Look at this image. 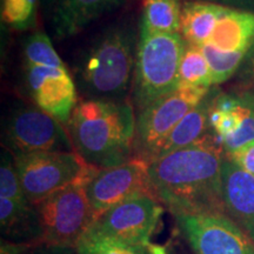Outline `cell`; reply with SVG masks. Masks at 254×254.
Listing matches in <instances>:
<instances>
[{
  "instance_id": "4",
  "label": "cell",
  "mask_w": 254,
  "mask_h": 254,
  "mask_svg": "<svg viewBox=\"0 0 254 254\" xmlns=\"http://www.w3.org/2000/svg\"><path fill=\"white\" fill-rule=\"evenodd\" d=\"M139 33L132 84V104L136 113L177 90L185 49L180 33Z\"/></svg>"
},
{
  "instance_id": "22",
  "label": "cell",
  "mask_w": 254,
  "mask_h": 254,
  "mask_svg": "<svg viewBox=\"0 0 254 254\" xmlns=\"http://www.w3.org/2000/svg\"><path fill=\"white\" fill-rule=\"evenodd\" d=\"M77 254H151L148 247L129 245L113 238L105 237L91 230L81 238L77 247Z\"/></svg>"
},
{
  "instance_id": "29",
  "label": "cell",
  "mask_w": 254,
  "mask_h": 254,
  "mask_svg": "<svg viewBox=\"0 0 254 254\" xmlns=\"http://www.w3.org/2000/svg\"><path fill=\"white\" fill-rule=\"evenodd\" d=\"M38 245H40V243H15L1 239L0 254H27Z\"/></svg>"
},
{
  "instance_id": "31",
  "label": "cell",
  "mask_w": 254,
  "mask_h": 254,
  "mask_svg": "<svg viewBox=\"0 0 254 254\" xmlns=\"http://www.w3.org/2000/svg\"><path fill=\"white\" fill-rule=\"evenodd\" d=\"M201 1H208L213 2V4L226 6V7L246 9V11L254 12V0H201Z\"/></svg>"
},
{
  "instance_id": "1",
  "label": "cell",
  "mask_w": 254,
  "mask_h": 254,
  "mask_svg": "<svg viewBox=\"0 0 254 254\" xmlns=\"http://www.w3.org/2000/svg\"><path fill=\"white\" fill-rule=\"evenodd\" d=\"M225 158L221 142L208 132L194 144L155 159L148 164L153 195L173 217L225 214Z\"/></svg>"
},
{
  "instance_id": "9",
  "label": "cell",
  "mask_w": 254,
  "mask_h": 254,
  "mask_svg": "<svg viewBox=\"0 0 254 254\" xmlns=\"http://www.w3.org/2000/svg\"><path fill=\"white\" fill-rule=\"evenodd\" d=\"M164 209L153 194L139 193L101 214L91 230L129 245L148 247Z\"/></svg>"
},
{
  "instance_id": "27",
  "label": "cell",
  "mask_w": 254,
  "mask_h": 254,
  "mask_svg": "<svg viewBox=\"0 0 254 254\" xmlns=\"http://www.w3.org/2000/svg\"><path fill=\"white\" fill-rule=\"evenodd\" d=\"M238 72V80L240 82L241 90H251L254 87V44Z\"/></svg>"
},
{
  "instance_id": "8",
  "label": "cell",
  "mask_w": 254,
  "mask_h": 254,
  "mask_svg": "<svg viewBox=\"0 0 254 254\" xmlns=\"http://www.w3.org/2000/svg\"><path fill=\"white\" fill-rule=\"evenodd\" d=\"M2 142L12 155L74 151L67 128L37 105L19 104L6 119Z\"/></svg>"
},
{
  "instance_id": "20",
  "label": "cell",
  "mask_w": 254,
  "mask_h": 254,
  "mask_svg": "<svg viewBox=\"0 0 254 254\" xmlns=\"http://www.w3.org/2000/svg\"><path fill=\"white\" fill-rule=\"evenodd\" d=\"M182 0H142L140 32L151 34L180 33Z\"/></svg>"
},
{
  "instance_id": "10",
  "label": "cell",
  "mask_w": 254,
  "mask_h": 254,
  "mask_svg": "<svg viewBox=\"0 0 254 254\" xmlns=\"http://www.w3.org/2000/svg\"><path fill=\"white\" fill-rule=\"evenodd\" d=\"M194 254H254V241L225 214L174 217Z\"/></svg>"
},
{
  "instance_id": "13",
  "label": "cell",
  "mask_w": 254,
  "mask_h": 254,
  "mask_svg": "<svg viewBox=\"0 0 254 254\" xmlns=\"http://www.w3.org/2000/svg\"><path fill=\"white\" fill-rule=\"evenodd\" d=\"M25 84L34 105L64 124L78 105L77 87L66 67L24 65Z\"/></svg>"
},
{
  "instance_id": "21",
  "label": "cell",
  "mask_w": 254,
  "mask_h": 254,
  "mask_svg": "<svg viewBox=\"0 0 254 254\" xmlns=\"http://www.w3.org/2000/svg\"><path fill=\"white\" fill-rule=\"evenodd\" d=\"M213 85L211 68L200 46L185 41L178 75V88H211Z\"/></svg>"
},
{
  "instance_id": "18",
  "label": "cell",
  "mask_w": 254,
  "mask_h": 254,
  "mask_svg": "<svg viewBox=\"0 0 254 254\" xmlns=\"http://www.w3.org/2000/svg\"><path fill=\"white\" fill-rule=\"evenodd\" d=\"M213 94V90L209 91L207 97L180 120L155 152L153 160L194 144L205 134H207L209 129L208 114Z\"/></svg>"
},
{
  "instance_id": "19",
  "label": "cell",
  "mask_w": 254,
  "mask_h": 254,
  "mask_svg": "<svg viewBox=\"0 0 254 254\" xmlns=\"http://www.w3.org/2000/svg\"><path fill=\"white\" fill-rule=\"evenodd\" d=\"M224 7L201 0H187L184 2L180 20V34L184 40L200 47L206 45Z\"/></svg>"
},
{
  "instance_id": "12",
  "label": "cell",
  "mask_w": 254,
  "mask_h": 254,
  "mask_svg": "<svg viewBox=\"0 0 254 254\" xmlns=\"http://www.w3.org/2000/svg\"><path fill=\"white\" fill-rule=\"evenodd\" d=\"M209 128L221 142L226 155L254 141V92L214 91L208 114Z\"/></svg>"
},
{
  "instance_id": "26",
  "label": "cell",
  "mask_w": 254,
  "mask_h": 254,
  "mask_svg": "<svg viewBox=\"0 0 254 254\" xmlns=\"http://www.w3.org/2000/svg\"><path fill=\"white\" fill-rule=\"evenodd\" d=\"M0 196L11 199L18 204H31L25 195L18 173L15 171L13 155L9 151H2L0 165ZM32 205V204H31Z\"/></svg>"
},
{
  "instance_id": "32",
  "label": "cell",
  "mask_w": 254,
  "mask_h": 254,
  "mask_svg": "<svg viewBox=\"0 0 254 254\" xmlns=\"http://www.w3.org/2000/svg\"><path fill=\"white\" fill-rule=\"evenodd\" d=\"M148 251H150L151 254H168L166 249L164 246L158 245V244H153L151 243L148 245Z\"/></svg>"
},
{
  "instance_id": "14",
  "label": "cell",
  "mask_w": 254,
  "mask_h": 254,
  "mask_svg": "<svg viewBox=\"0 0 254 254\" xmlns=\"http://www.w3.org/2000/svg\"><path fill=\"white\" fill-rule=\"evenodd\" d=\"M225 214L254 241V177L227 157L222 165Z\"/></svg>"
},
{
  "instance_id": "23",
  "label": "cell",
  "mask_w": 254,
  "mask_h": 254,
  "mask_svg": "<svg viewBox=\"0 0 254 254\" xmlns=\"http://www.w3.org/2000/svg\"><path fill=\"white\" fill-rule=\"evenodd\" d=\"M24 65L66 67L57 53L52 41L43 31H37L28 36L23 43Z\"/></svg>"
},
{
  "instance_id": "3",
  "label": "cell",
  "mask_w": 254,
  "mask_h": 254,
  "mask_svg": "<svg viewBox=\"0 0 254 254\" xmlns=\"http://www.w3.org/2000/svg\"><path fill=\"white\" fill-rule=\"evenodd\" d=\"M134 28L117 24L106 28L84 53L77 69L78 87L87 99L126 100L134 74Z\"/></svg>"
},
{
  "instance_id": "16",
  "label": "cell",
  "mask_w": 254,
  "mask_h": 254,
  "mask_svg": "<svg viewBox=\"0 0 254 254\" xmlns=\"http://www.w3.org/2000/svg\"><path fill=\"white\" fill-rule=\"evenodd\" d=\"M254 44V12L225 6L207 45L224 52L249 53Z\"/></svg>"
},
{
  "instance_id": "7",
  "label": "cell",
  "mask_w": 254,
  "mask_h": 254,
  "mask_svg": "<svg viewBox=\"0 0 254 254\" xmlns=\"http://www.w3.org/2000/svg\"><path fill=\"white\" fill-rule=\"evenodd\" d=\"M211 88H177L136 114L133 158L150 164L167 135Z\"/></svg>"
},
{
  "instance_id": "2",
  "label": "cell",
  "mask_w": 254,
  "mask_h": 254,
  "mask_svg": "<svg viewBox=\"0 0 254 254\" xmlns=\"http://www.w3.org/2000/svg\"><path fill=\"white\" fill-rule=\"evenodd\" d=\"M134 111L128 100L78 103L66 124L74 152L99 170L128 163L134 147Z\"/></svg>"
},
{
  "instance_id": "5",
  "label": "cell",
  "mask_w": 254,
  "mask_h": 254,
  "mask_svg": "<svg viewBox=\"0 0 254 254\" xmlns=\"http://www.w3.org/2000/svg\"><path fill=\"white\" fill-rule=\"evenodd\" d=\"M88 179L64 187L34 205L43 244L75 250L90 231L95 218L86 194Z\"/></svg>"
},
{
  "instance_id": "30",
  "label": "cell",
  "mask_w": 254,
  "mask_h": 254,
  "mask_svg": "<svg viewBox=\"0 0 254 254\" xmlns=\"http://www.w3.org/2000/svg\"><path fill=\"white\" fill-rule=\"evenodd\" d=\"M27 254H77L74 249L60 246H51L46 244H40L31 250Z\"/></svg>"
},
{
  "instance_id": "11",
  "label": "cell",
  "mask_w": 254,
  "mask_h": 254,
  "mask_svg": "<svg viewBox=\"0 0 254 254\" xmlns=\"http://www.w3.org/2000/svg\"><path fill=\"white\" fill-rule=\"evenodd\" d=\"M139 193H151L148 164L140 159L129 160L120 166L97 168L86 182V194L97 220L124 200Z\"/></svg>"
},
{
  "instance_id": "24",
  "label": "cell",
  "mask_w": 254,
  "mask_h": 254,
  "mask_svg": "<svg viewBox=\"0 0 254 254\" xmlns=\"http://www.w3.org/2000/svg\"><path fill=\"white\" fill-rule=\"evenodd\" d=\"M39 0H1V21L17 31H26L37 25Z\"/></svg>"
},
{
  "instance_id": "6",
  "label": "cell",
  "mask_w": 254,
  "mask_h": 254,
  "mask_svg": "<svg viewBox=\"0 0 254 254\" xmlns=\"http://www.w3.org/2000/svg\"><path fill=\"white\" fill-rule=\"evenodd\" d=\"M13 160L25 195L33 206L64 187L87 179L97 170L74 151L15 154Z\"/></svg>"
},
{
  "instance_id": "28",
  "label": "cell",
  "mask_w": 254,
  "mask_h": 254,
  "mask_svg": "<svg viewBox=\"0 0 254 254\" xmlns=\"http://www.w3.org/2000/svg\"><path fill=\"white\" fill-rule=\"evenodd\" d=\"M226 157L254 177V141Z\"/></svg>"
},
{
  "instance_id": "25",
  "label": "cell",
  "mask_w": 254,
  "mask_h": 254,
  "mask_svg": "<svg viewBox=\"0 0 254 254\" xmlns=\"http://www.w3.org/2000/svg\"><path fill=\"white\" fill-rule=\"evenodd\" d=\"M201 49L211 68L213 85L222 84L236 74L247 56L246 53L224 52L207 44Z\"/></svg>"
},
{
  "instance_id": "15",
  "label": "cell",
  "mask_w": 254,
  "mask_h": 254,
  "mask_svg": "<svg viewBox=\"0 0 254 254\" xmlns=\"http://www.w3.org/2000/svg\"><path fill=\"white\" fill-rule=\"evenodd\" d=\"M126 0H59L52 8L51 24L57 39L80 33L107 12L122 6Z\"/></svg>"
},
{
  "instance_id": "17",
  "label": "cell",
  "mask_w": 254,
  "mask_h": 254,
  "mask_svg": "<svg viewBox=\"0 0 254 254\" xmlns=\"http://www.w3.org/2000/svg\"><path fill=\"white\" fill-rule=\"evenodd\" d=\"M0 228L6 240L43 244L39 219L31 204L21 205L0 196Z\"/></svg>"
},
{
  "instance_id": "33",
  "label": "cell",
  "mask_w": 254,
  "mask_h": 254,
  "mask_svg": "<svg viewBox=\"0 0 254 254\" xmlns=\"http://www.w3.org/2000/svg\"><path fill=\"white\" fill-rule=\"evenodd\" d=\"M40 1H41V4L45 6L46 8L52 9L57 5V2H58L59 0H40Z\"/></svg>"
}]
</instances>
